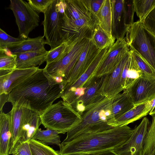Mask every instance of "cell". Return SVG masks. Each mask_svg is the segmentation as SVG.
<instances>
[{"label":"cell","mask_w":155,"mask_h":155,"mask_svg":"<svg viewBox=\"0 0 155 155\" xmlns=\"http://www.w3.org/2000/svg\"><path fill=\"white\" fill-rule=\"evenodd\" d=\"M63 87L55 83L44 69L38 70L8 94V102L41 115L61 97Z\"/></svg>","instance_id":"obj_1"},{"label":"cell","mask_w":155,"mask_h":155,"mask_svg":"<svg viewBox=\"0 0 155 155\" xmlns=\"http://www.w3.org/2000/svg\"><path fill=\"white\" fill-rule=\"evenodd\" d=\"M133 132L127 125L81 135L68 142H62L59 153L60 155H82L113 150L124 145Z\"/></svg>","instance_id":"obj_2"},{"label":"cell","mask_w":155,"mask_h":155,"mask_svg":"<svg viewBox=\"0 0 155 155\" xmlns=\"http://www.w3.org/2000/svg\"><path fill=\"white\" fill-rule=\"evenodd\" d=\"M113 98L105 96L87 106L81 114V121L67 133L62 142L66 143L82 134L107 130L113 127L110 126L113 120L112 106Z\"/></svg>","instance_id":"obj_3"},{"label":"cell","mask_w":155,"mask_h":155,"mask_svg":"<svg viewBox=\"0 0 155 155\" xmlns=\"http://www.w3.org/2000/svg\"><path fill=\"white\" fill-rule=\"evenodd\" d=\"M40 116L45 128L57 131L59 134L67 133L82 120L81 115L63 101L52 104Z\"/></svg>","instance_id":"obj_4"},{"label":"cell","mask_w":155,"mask_h":155,"mask_svg":"<svg viewBox=\"0 0 155 155\" xmlns=\"http://www.w3.org/2000/svg\"><path fill=\"white\" fill-rule=\"evenodd\" d=\"M126 35L130 48L138 53L155 71V36L139 20L134 23Z\"/></svg>","instance_id":"obj_5"},{"label":"cell","mask_w":155,"mask_h":155,"mask_svg":"<svg viewBox=\"0 0 155 155\" xmlns=\"http://www.w3.org/2000/svg\"><path fill=\"white\" fill-rule=\"evenodd\" d=\"M90 39L89 37L81 39L73 45L60 61L46 65L44 68L45 71L57 84L66 85L72 70Z\"/></svg>","instance_id":"obj_6"},{"label":"cell","mask_w":155,"mask_h":155,"mask_svg":"<svg viewBox=\"0 0 155 155\" xmlns=\"http://www.w3.org/2000/svg\"><path fill=\"white\" fill-rule=\"evenodd\" d=\"M66 7L64 0H55L44 14V36L50 50L64 42L62 27L63 14Z\"/></svg>","instance_id":"obj_7"},{"label":"cell","mask_w":155,"mask_h":155,"mask_svg":"<svg viewBox=\"0 0 155 155\" xmlns=\"http://www.w3.org/2000/svg\"><path fill=\"white\" fill-rule=\"evenodd\" d=\"M110 1L112 36L115 40L123 39L134 22L133 0Z\"/></svg>","instance_id":"obj_8"},{"label":"cell","mask_w":155,"mask_h":155,"mask_svg":"<svg viewBox=\"0 0 155 155\" xmlns=\"http://www.w3.org/2000/svg\"><path fill=\"white\" fill-rule=\"evenodd\" d=\"M9 8L15 18L18 29V37L27 39L30 33L39 25L38 13L28 2L23 0H10Z\"/></svg>","instance_id":"obj_9"},{"label":"cell","mask_w":155,"mask_h":155,"mask_svg":"<svg viewBox=\"0 0 155 155\" xmlns=\"http://www.w3.org/2000/svg\"><path fill=\"white\" fill-rule=\"evenodd\" d=\"M108 75L93 74L82 85L85 88L84 94L70 104L81 115L87 106L104 96L103 94V88Z\"/></svg>","instance_id":"obj_10"},{"label":"cell","mask_w":155,"mask_h":155,"mask_svg":"<svg viewBox=\"0 0 155 155\" xmlns=\"http://www.w3.org/2000/svg\"><path fill=\"white\" fill-rule=\"evenodd\" d=\"M126 90L135 106L155 98V76L143 73Z\"/></svg>","instance_id":"obj_11"},{"label":"cell","mask_w":155,"mask_h":155,"mask_svg":"<svg viewBox=\"0 0 155 155\" xmlns=\"http://www.w3.org/2000/svg\"><path fill=\"white\" fill-rule=\"evenodd\" d=\"M125 37L116 40L111 45L107 53L94 75L100 76L110 74L130 50Z\"/></svg>","instance_id":"obj_12"},{"label":"cell","mask_w":155,"mask_h":155,"mask_svg":"<svg viewBox=\"0 0 155 155\" xmlns=\"http://www.w3.org/2000/svg\"><path fill=\"white\" fill-rule=\"evenodd\" d=\"M150 125L144 117L134 129L130 137L122 146L112 150L119 155H142L144 141Z\"/></svg>","instance_id":"obj_13"},{"label":"cell","mask_w":155,"mask_h":155,"mask_svg":"<svg viewBox=\"0 0 155 155\" xmlns=\"http://www.w3.org/2000/svg\"><path fill=\"white\" fill-rule=\"evenodd\" d=\"M102 50L97 48L90 39L72 70L64 88L77 81Z\"/></svg>","instance_id":"obj_14"},{"label":"cell","mask_w":155,"mask_h":155,"mask_svg":"<svg viewBox=\"0 0 155 155\" xmlns=\"http://www.w3.org/2000/svg\"><path fill=\"white\" fill-rule=\"evenodd\" d=\"M38 67L24 69L16 68L0 76V94H8L15 87L36 72Z\"/></svg>","instance_id":"obj_15"},{"label":"cell","mask_w":155,"mask_h":155,"mask_svg":"<svg viewBox=\"0 0 155 155\" xmlns=\"http://www.w3.org/2000/svg\"><path fill=\"white\" fill-rule=\"evenodd\" d=\"M130 56L129 51L116 68L111 73L108 74L102 90L103 94L105 97L112 98L124 90L122 85V74L125 65Z\"/></svg>","instance_id":"obj_16"},{"label":"cell","mask_w":155,"mask_h":155,"mask_svg":"<svg viewBox=\"0 0 155 155\" xmlns=\"http://www.w3.org/2000/svg\"><path fill=\"white\" fill-rule=\"evenodd\" d=\"M41 124L40 115L25 108L18 141L27 142L32 139Z\"/></svg>","instance_id":"obj_17"},{"label":"cell","mask_w":155,"mask_h":155,"mask_svg":"<svg viewBox=\"0 0 155 155\" xmlns=\"http://www.w3.org/2000/svg\"><path fill=\"white\" fill-rule=\"evenodd\" d=\"M12 138L11 120L9 114L2 111L0 113V155H8Z\"/></svg>","instance_id":"obj_18"},{"label":"cell","mask_w":155,"mask_h":155,"mask_svg":"<svg viewBox=\"0 0 155 155\" xmlns=\"http://www.w3.org/2000/svg\"><path fill=\"white\" fill-rule=\"evenodd\" d=\"M44 36L35 38H28L18 44L10 46L7 49L12 54H19L30 52L45 51V46L47 44Z\"/></svg>","instance_id":"obj_19"},{"label":"cell","mask_w":155,"mask_h":155,"mask_svg":"<svg viewBox=\"0 0 155 155\" xmlns=\"http://www.w3.org/2000/svg\"><path fill=\"white\" fill-rule=\"evenodd\" d=\"M110 46L102 50L79 78L74 83L63 89L61 94L73 92L77 88L81 87L94 74L100 63L106 56Z\"/></svg>","instance_id":"obj_20"},{"label":"cell","mask_w":155,"mask_h":155,"mask_svg":"<svg viewBox=\"0 0 155 155\" xmlns=\"http://www.w3.org/2000/svg\"><path fill=\"white\" fill-rule=\"evenodd\" d=\"M151 110L148 102L135 106L115 120L111 126L114 127L127 125L145 116Z\"/></svg>","instance_id":"obj_21"},{"label":"cell","mask_w":155,"mask_h":155,"mask_svg":"<svg viewBox=\"0 0 155 155\" xmlns=\"http://www.w3.org/2000/svg\"><path fill=\"white\" fill-rule=\"evenodd\" d=\"M135 106L126 90H124L122 93L117 94L113 97L111 109L113 121L110 125L115 120Z\"/></svg>","instance_id":"obj_22"},{"label":"cell","mask_w":155,"mask_h":155,"mask_svg":"<svg viewBox=\"0 0 155 155\" xmlns=\"http://www.w3.org/2000/svg\"><path fill=\"white\" fill-rule=\"evenodd\" d=\"M48 51L27 52L17 55L16 68L24 69L40 65L46 61Z\"/></svg>","instance_id":"obj_23"},{"label":"cell","mask_w":155,"mask_h":155,"mask_svg":"<svg viewBox=\"0 0 155 155\" xmlns=\"http://www.w3.org/2000/svg\"><path fill=\"white\" fill-rule=\"evenodd\" d=\"M64 1L67 6L65 12L70 19L72 20L83 18L94 19L89 10L86 0Z\"/></svg>","instance_id":"obj_24"},{"label":"cell","mask_w":155,"mask_h":155,"mask_svg":"<svg viewBox=\"0 0 155 155\" xmlns=\"http://www.w3.org/2000/svg\"><path fill=\"white\" fill-rule=\"evenodd\" d=\"M25 109V107L14 105L9 113L10 116L12 133L9 154H11L19 139L21 124Z\"/></svg>","instance_id":"obj_25"},{"label":"cell","mask_w":155,"mask_h":155,"mask_svg":"<svg viewBox=\"0 0 155 155\" xmlns=\"http://www.w3.org/2000/svg\"><path fill=\"white\" fill-rule=\"evenodd\" d=\"M129 51L130 56L125 65L122 74V85L124 90L128 88L143 74Z\"/></svg>","instance_id":"obj_26"},{"label":"cell","mask_w":155,"mask_h":155,"mask_svg":"<svg viewBox=\"0 0 155 155\" xmlns=\"http://www.w3.org/2000/svg\"><path fill=\"white\" fill-rule=\"evenodd\" d=\"M96 24L99 25L111 37L112 12L110 0H104L96 17Z\"/></svg>","instance_id":"obj_27"},{"label":"cell","mask_w":155,"mask_h":155,"mask_svg":"<svg viewBox=\"0 0 155 155\" xmlns=\"http://www.w3.org/2000/svg\"><path fill=\"white\" fill-rule=\"evenodd\" d=\"M96 48L102 50L113 44L115 39L111 37L98 24L96 23L91 38Z\"/></svg>","instance_id":"obj_28"},{"label":"cell","mask_w":155,"mask_h":155,"mask_svg":"<svg viewBox=\"0 0 155 155\" xmlns=\"http://www.w3.org/2000/svg\"><path fill=\"white\" fill-rule=\"evenodd\" d=\"M17 55L7 49H0V76L6 74L16 68Z\"/></svg>","instance_id":"obj_29"},{"label":"cell","mask_w":155,"mask_h":155,"mask_svg":"<svg viewBox=\"0 0 155 155\" xmlns=\"http://www.w3.org/2000/svg\"><path fill=\"white\" fill-rule=\"evenodd\" d=\"M59 133L54 130L47 129L37 130L32 139L39 140L46 144H52L60 146L61 143Z\"/></svg>","instance_id":"obj_30"},{"label":"cell","mask_w":155,"mask_h":155,"mask_svg":"<svg viewBox=\"0 0 155 155\" xmlns=\"http://www.w3.org/2000/svg\"><path fill=\"white\" fill-rule=\"evenodd\" d=\"M77 42H64L57 47L48 51L46 59V65L57 62L62 59L68 52L73 45Z\"/></svg>","instance_id":"obj_31"},{"label":"cell","mask_w":155,"mask_h":155,"mask_svg":"<svg viewBox=\"0 0 155 155\" xmlns=\"http://www.w3.org/2000/svg\"><path fill=\"white\" fill-rule=\"evenodd\" d=\"M135 12L141 22L155 6V0H133Z\"/></svg>","instance_id":"obj_32"},{"label":"cell","mask_w":155,"mask_h":155,"mask_svg":"<svg viewBox=\"0 0 155 155\" xmlns=\"http://www.w3.org/2000/svg\"><path fill=\"white\" fill-rule=\"evenodd\" d=\"M152 120L144 141L142 155H149L155 149V114Z\"/></svg>","instance_id":"obj_33"},{"label":"cell","mask_w":155,"mask_h":155,"mask_svg":"<svg viewBox=\"0 0 155 155\" xmlns=\"http://www.w3.org/2000/svg\"><path fill=\"white\" fill-rule=\"evenodd\" d=\"M32 155H60L55 151L41 141L32 139L28 141Z\"/></svg>","instance_id":"obj_34"},{"label":"cell","mask_w":155,"mask_h":155,"mask_svg":"<svg viewBox=\"0 0 155 155\" xmlns=\"http://www.w3.org/2000/svg\"><path fill=\"white\" fill-rule=\"evenodd\" d=\"M130 51L133 56L138 68L143 73L155 76V71L138 53L131 48Z\"/></svg>","instance_id":"obj_35"},{"label":"cell","mask_w":155,"mask_h":155,"mask_svg":"<svg viewBox=\"0 0 155 155\" xmlns=\"http://www.w3.org/2000/svg\"><path fill=\"white\" fill-rule=\"evenodd\" d=\"M25 40L19 37L15 38L11 36L0 28V49L7 48L10 46L19 43Z\"/></svg>","instance_id":"obj_36"},{"label":"cell","mask_w":155,"mask_h":155,"mask_svg":"<svg viewBox=\"0 0 155 155\" xmlns=\"http://www.w3.org/2000/svg\"><path fill=\"white\" fill-rule=\"evenodd\" d=\"M55 0H28V2L38 13L44 14Z\"/></svg>","instance_id":"obj_37"},{"label":"cell","mask_w":155,"mask_h":155,"mask_svg":"<svg viewBox=\"0 0 155 155\" xmlns=\"http://www.w3.org/2000/svg\"><path fill=\"white\" fill-rule=\"evenodd\" d=\"M10 154L12 155H32L28 141H18Z\"/></svg>","instance_id":"obj_38"},{"label":"cell","mask_w":155,"mask_h":155,"mask_svg":"<svg viewBox=\"0 0 155 155\" xmlns=\"http://www.w3.org/2000/svg\"><path fill=\"white\" fill-rule=\"evenodd\" d=\"M141 22L148 31L155 36V6Z\"/></svg>","instance_id":"obj_39"},{"label":"cell","mask_w":155,"mask_h":155,"mask_svg":"<svg viewBox=\"0 0 155 155\" xmlns=\"http://www.w3.org/2000/svg\"><path fill=\"white\" fill-rule=\"evenodd\" d=\"M104 1V0H86L89 10L96 21L97 15Z\"/></svg>","instance_id":"obj_40"},{"label":"cell","mask_w":155,"mask_h":155,"mask_svg":"<svg viewBox=\"0 0 155 155\" xmlns=\"http://www.w3.org/2000/svg\"><path fill=\"white\" fill-rule=\"evenodd\" d=\"M82 155H119L112 150H106L94 153L85 154Z\"/></svg>","instance_id":"obj_41"},{"label":"cell","mask_w":155,"mask_h":155,"mask_svg":"<svg viewBox=\"0 0 155 155\" xmlns=\"http://www.w3.org/2000/svg\"><path fill=\"white\" fill-rule=\"evenodd\" d=\"M0 95V111H2L3 107L6 102H8V94H2Z\"/></svg>","instance_id":"obj_42"},{"label":"cell","mask_w":155,"mask_h":155,"mask_svg":"<svg viewBox=\"0 0 155 155\" xmlns=\"http://www.w3.org/2000/svg\"><path fill=\"white\" fill-rule=\"evenodd\" d=\"M149 114L151 116L155 114V106L153 109L149 112Z\"/></svg>","instance_id":"obj_43"},{"label":"cell","mask_w":155,"mask_h":155,"mask_svg":"<svg viewBox=\"0 0 155 155\" xmlns=\"http://www.w3.org/2000/svg\"><path fill=\"white\" fill-rule=\"evenodd\" d=\"M149 155H155V149L153 151L152 153Z\"/></svg>","instance_id":"obj_44"}]
</instances>
